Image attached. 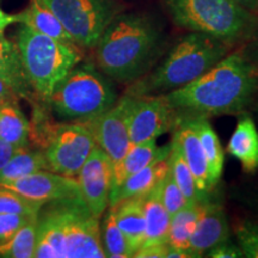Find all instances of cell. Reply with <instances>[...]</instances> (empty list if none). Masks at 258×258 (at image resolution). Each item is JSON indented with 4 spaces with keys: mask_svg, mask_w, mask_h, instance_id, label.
Segmentation results:
<instances>
[{
    "mask_svg": "<svg viewBox=\"0 0 258 258\" xmlns=\"http://www.w3.org/2000/svg\"><path fill=\"white\" fill-rule=\"evenodd\" d=\"M257 90L258 73L238 50L227 54L188 85L164 96L175 112L177 124L199 117L241 114Z\"/></svg>",
    "mask_w": 258,
    "mask_h": 258,
    "instance_id": "1",
    "label": "cell"
},
{
    "mask_svg": "<svg viewBox=\"0 0 258 258\" xmlns=\"http://www.w3.org/2000/svg\"><path fill=\"white\" fill-rule=\"evenodd\" d=\"M96 62L105 76L132 84L153 69L160 54L161 32L152 18L138 12H120L96 44Z\"/></svg>",
    "mask_w": 258,
    "mask_h": 258,
    "instance_id": "2",
    "label": "cell"
},
{
    "mask_svg": "<svg viewBox=\"0 0 258 258\" xmlns=\"http://www.w3.org/2000/svg\"><path fill=\"white\" fill-rule=\"evenodd\" d=\"M36 258H104L99 218L82 196L44 203L37 215Z\"/></svg>",
    "mask_w": 258,
    "mask_h": 258,
    "instance_id": "3",
    "label": "cell"
},
{
    "mask_svg": "<svg viewBox=\"0 0 258 258\" xmlns=\"http://www.w3.org/2000/svg\"><path fill=\"white\" fill-rule=\"evenodd\" d=\"M231 46L218 38L190 31L150 72L129 84L131 96L164 95L188 85L227 55Z\"/></svg>",
    "mask_w": 258,
    "mask_h": 258,
    "instance_id": "4",
    "label": "cell"
},
{
    "mask_svg": "<svg viewBox=\"0 0 258 258\" xmlns=\"http://www.w3.org/2000/svg\"><path fill=\"white\" fill-rule=\"evenodd\" d=\"M177 27L215 37L228 46L246 41L258 25L253 12L233 0H164Z\"/></svg>",
    "mask_w": 258,
    "mask_h": 258,
    "instance_id": "5",
    "label": "cell"
},
{
    "mask_svg": "<svg viewBox=\"0 0 258 258\" xmlns=\"http://www.w3.org/2000/svg\"><path fill=\"white\" fill-rule=\"evenodd\" d=\"M16 46L28 83L47 102L57 84L83 60L79 46L46 36L24 24L17 31Z\"/></svg>",
    "mask_w": 258,
    "mask_h": 258,
    "instance_id": "6",
    "label": "cell"
},
{
    "mask_svg": "<svg viewBox=\"0 0 258 258\" xmlns=\"http://www.w3.org/2000/svg\"><path fill=\"white\" fill-rule=\"evenodd\" d=\"M110 78L91 62H80L57 84L51 93V109L67 122H89L117 102Z\"/></svg>",
    "mask_w": 258,
    "mask_h": 258,
    "instance_id": "7",
    "label": "cell"
},
{
    "mask_svg": "<svg viewBox=\"0 0 258 258\" xmlns=\"http://www.w3.org/2000/svg\"><path fill=\"white\" fill-rule=\"evenodd\" d=\"M60 19L78 44L95 48L99 37L111 19L120 14L115 0H42Z\"/></svg>",
    "mask_w": 258,
    "mask_h": 258,
    "instance_id": "8",
    "label": "cell"
},
{
    "mask_svg": "<svg viewBox=\"0 0 258 258\" xmlns=\"http://www.w3.org/2000/svg\"><path fill=\"white\" fill-rule=\"evenodd\" d=\"M96 146L89 122H64L49 128L43 152L50 171L76 177Z\"/></svg>",
    "mask_w": 258,
    "mask_h": 258,
    "instance_id": "9",
    "label": "cell"
},
{
    "mask_svg": "<svg viewBox=\"0 0 258 258\" xmlns=\"http://www.w3.org/2000/svg\"><path fill=\"white\" fill-rule=\"evenodd\" d=\"M128 122L132 145H137L175 128L176 116L164 95L133 96Z\"/></svg>",
    "mask_w": 258,
    "mask_h": 258,
    "instance_id": "10",
    "label": "cell"
},
{
    "mask_svg": "<svg viewBox=\"0 0 258 258\" xmlns=\"http://www.w3.org/2000/svg\"><path fill=\"white\" fill-rule=\"evenodd\" d=\"M133 96L125 93L112 108L89 121L96 143L112 161V165L123 158L133 146L129 135V110Z\"/></svg>",
    "mask_w": 258,
    "mask_h": 258,
    "instance_id": "11",
    "label": "cell"
},
{
    "mask_svg": "<svg viewBox=\"0 0 258 258\" xmlns=\"http://www.w3.org/2000/svg\"><path fill=\"white\" fill-rule=\"evenodd\" d=\"M111 180L112 161L97 145L77 175L80 196L97 218L109 207Z\"/></svg>",
    "mask_w": 258,
    "mask_h": 258,
    "instance_id": "12",
    "label": "cell"
},
{
    "mask_svg": "<svg viewBox=\"0 0 258 258\" xmlns=\"http://www.w3.org/2000/svg\"><path fill=\"white\" fill-rule=\"evenodd\" d=\"M0 186L42 203L79 196V185L74 177L43 170L22 178L0 183Z\"/></svg>",
    "mask_w": 258,
    "mask_h": 258,
    "instance_id": "13",
    "label": "cell"
},
{
    "mask_svg": "<svg viewBox=\"0 0 258 258\" xmlns=\"http://www.w3.org/2000/svg\"><path fill=\"white\" fill-rule=\"evenodd\" d=\"M230 237V225L225 209L220 202L209 199L208 194L190 240V257H203L213 246L231 239Z\"/></svg>",
    "mask_w": 258,
    "mask_h": 258,
    "instance_id": "14",
    "label": "cell"
},
{
    "mask_svg": "<svg viewBox=\"0 0 258 258\" xmlns=\"http://www.w3.org/2000/svg\"><path fill=\"white\" fill-rule=\"evenodd\" d=\"M170 151L171 143L158 148L156 158L144 169L128 177L112 194L109 207H114L118 202L129 198H145L152 191L169 172Z\"/></svg>",
    "mask_w": 258,
    "mask_h": 258,
    "instance_id": "15",
    "label": "cell"
},
{
    "mask_svg": "<svg viewBox=\"0 0 258 258\" xmlns=\"http://www.w3.org/2000/svg\"><path fill=\"white\" fill-rule=\"evenodd\" d=\"M172 140L178 145L180 153L191 170L199 192L201 195H207L212 191L209 188L208 165L195 128L189 121L178 122L175 125Z\"/></svg>",
    "mask_w": 258,
    "mask_h": 258,
    "instance_id": "16",
    "label": "cell"
},
{
    "mask_svg": "<svg viewBox=\"0 0 258 258\" xmlns=\"http://www.w3.org/2000/svg\"><path fill=\"white\" fill-rule=\"evenodd\" d=\"M227 152L240 163L243 171L258 170V131L250 115L241 112L227 144Z\"/></svg>",
    "mask_w": 258,
    "mask_h": 258,
    "instance_id": "17",
    "label": "cell"
},
{
    "mask_svg": "<svg viewBox=\"0 0 258 258\" xmlns=\"http://www.w3.org/2000/svg\"><path fill=\"white\" fill-rule=\"evenodd\" d=\"M145 198H129L114 206L116 222L127 240L132 257H134L145 240Z\"/></svg>",
    "mask_w": 258,
    "mask_h": 258,
    "instance_id": "18",
    "label": "cell"
},
{
    "mask_svg": "<svg viewBox=\"0 0 258 258\" xmlns=\"http://www.w3.org/2000/svg\"><path fill=\"white\" fill-rule=\"evenodd\" d=\"M16 19L17 23L28 25L46 36L55 38L64 43L77 44L70 32L64 29L60 19L42 3V0H30L27 9L19 14H16Z\"/></svg>",
    "mask_w": 258,
    "mask_h": 258,
    "instance_id": "19",
    "label": "cell"
},
{
    "mask_svg": "<svg viewBox=\"0 0 258 258\" xmlns=\"http://www.w3.org/2000/svg\"><path fill=\"white\" fill-rule=\"evenodd\" d=\"M144 212L146 231H145L144 244L141 245L140 249L167 245L171 215L160 201L158 185L145 198Z\"/></svg>",
    "mask_w": 258,
    "mask_h": 258,
    "instance_id": "20",
    "label": "cell"
},
{
    "mask_svg": "<svg viewBox=\"0 0 258 258\" xmlns=\"http://www.w3.org/2000/svg\"><path fill=\"white\" fill-rule=\"evenodd\" d=\"M185 121H189L198 133L200 143H201L203 152H205L206 160H207L209 188L213 190L220 182L222 172H224L225 154L220 140H219L212 124L209 123L208 118L199 117Z\"/></svg>",
    "mask_w": 258,
    "mask_h": 258,
    "instance_id": "21",
    "label": "cell"
},
{
    "mask_svg": "<svg viewBox=\"0 0 258 258\" xmlns=\"http://www.w3.org/2000/svg\"><path fill=\"white\" fill-rule=\"evenodd\" d=\"M206 196L198 201L189 202L184 208H182L171 217L167 246L171 249L184 251L189 254V258H191L188 251L190 240H191L199 217L201 214L203 205H205Z\"/></svg>",
    "mask_w": 258,
    "mask_h": 258,
    "instance_id": "22",
    "label": "cell"
},
{
    "mask_svg": "<svg viewBox=\"0 0 258 258\" xmlns=\"http://www.w3.org/2000/svg\"><path fill=\"white\" fill-rule=\"evenodd\" d=\"M158 153L157 139L133 145L120 161L112 165V180L110 196L118 189L128 177L144 169L156 158Z\"/></svg>",
    "mask_w": 258,
    "mask_h": 258,
    "instance_id": "23",
    "label": "cell"
},
{
    "mask_svg": "<svg viewBox=\"0 0 258 258\" xmlns=\"http://www.w3.org/2000/svg\"><path fill=\"white\" fill-rule=\"evenodd\" d=\"M43 170H49L43 151L21 147L0 170V183L22 178Z\"/></svg>",
    "mask_w": 258,
    "mask_h": 258,
    "instance_id": "24",
    "label": "cell"
},
{
    "mask_svg": "<svg viewBox=\"0 0 258 258\" xmlns=\"http://www.w3.org/2000/svg\"><path fill=\"white\" fill-rule=\"evenodd\" d=\"M0 77L8 82L19 97H30L31 86L22 69L17 46L0 37Z\"/></svg>",
    "mask_w": 258,
    "mask_h": 258,
    "instance_id": "25",
    "label": "cell"
},
{
    "mask_svg": "<svg viewBox=\"0 0 258 258\" xmlns=\"http://www.w3.org/2000/svg\"><path fill=\"white\" fill-rule=\"evenodd\" d=\"M30 124L18 103L0 105V139L15 147H27Z\"/></svg>",
    "mask_w": 258,
    "mask_h": 258,
    "instance_id": "26",
    "label": "cell"
},
{
    "mask_svg": "<svg viewBox=\"0 0 258 258\" xmlns=\"http://www.w3.org/2000/svg\"><path fill=\"white\" fill-rule=\"evenodd\" d=\"M37 215L29 218V220L16 232L11 239L0 244V258H31L35 256L37 241Z\"/></svg>",
    "mask_w": 258,
    "mask_h": 258,
    "instance_id": "27",
    "label": "cell"
},
{
    "mask_svg": "<svg viewBox=\"0 0 258 258\" xmlns=\"http://www.w3.org/2000/svg\"><path fill=\"white\" fill-rule=\"evenodd\" d=\"M102 246L108 258H131L132 252L123 233L118 228L115 208L108 207L101 226Z\"/></svg>",
    "mask_w": 258,
    "mask_h": 258,
    "instance_id": "28",
    "label": "cell"
},
{
    "mask_svg": "<svg viewBox=\"0 0 258 258\" xmlns=\"http://www.w3.org/2000/svg\"><path fill=\"white\" fill-rule=\"evenodd\" d=\"M169 172L189 202L205 198L206 195H201L199 192L191 170L189 169L188 164L180 153L178 145L173 140L171 141V151L169 154Z\"/></svg>",
    "mask_w": 258,
    "mask_h": 258,
    "instance_id": "29",
    "label": "cell"
},
{
    "mask_svg": "<svg viewBox=\"0 0 258 258\" xmlns=\"http://www.w3.org/2000/svg\"><path fill=\"white\" fill-rule=\"evenodd\" d=\"M44 203L27 199L21 194L0 186V214L37 215Z\"/></svg>",
    "mask_w": 258,
    "mask_h": 258,
    "instance_id": "30",
    "label": "cell"
},
{
    "mask_svg": "<svg viewBox=\"0 0 258 258\" xmlns=\"http://www.w3.org/2000/svg\"><path fill=\"white\" fill-rule=\"evenodd\" d=\"M158 191H159L161 203L171 217L175 215L182 208H184L189 203L184 194L182 192V190L179 189V186L171 177L170 172H167V175L158 184Z\"/></svg>",
    "mask_w": 258,
    "mask_h": 258,
    "instance_id": "31",
    "label": "cell"
},
{
    "mask_svg": "<svg viewBox=\"0 0 258 258\" xmlns=\"http://www.w3.org/2000/svg\"><path fill=\"white\" fill-rule=\"evenodd\" d=\"M238 246L244 257L258 258V224L252 220H240L234 225Z\"/></svg>",
    "mask_w": 258,
    "mask_h": 258,
    "instance_id": "32",
    "label": "cell"
},
{
    "mask_svg": "<svg viewBox=\"0 0 258 258\" xmlns=\"http://www.w3.org/2000/svg\"><path fill=\"white\" fill-rule=\"evenodd\" d=\"M29 218L30 217L21 214H0V244L11 239L16 232L29 220Z\"/></svg>",
    "mask_w": 258,
    "mask_h": 258,
    "instance_id": "33",
    "label": "cell"
},
{
    "mask_svg": "<svg viewBox=\"0 0 258 258\" xmlns=\"http://www.w3.org/2000/svg\"><path fill=\"white\" fill-rule=\"evenodd\" d=\"M205 257L211 258H240L244 257L243 251L240 247L234 243H232L231 239L222 241V243L213 246L211 250H208L205 253Z\"/></svg>",
    "mask_w": 258,
    "mask_h": 258,
    "instance_id": "34",
    "label": "cell"
},
{
    "mask_svg": "<svg viewBox=\"0 0 258 258\" xmlns=\"http://www.w3.org/2000/svg\"><path fill=\"white\" fill-rule=\"evenodd\" d=\"M246 41V44L239 51L258 73V25Z\"/></svg>",
    "mask_w": 258,
    "mask_h": 258,
    "instance_id": "35",
    "label": "cell"
},
{
    "mask_svg": "<svg viewBox=\"0 0 258 258\" xmlns=\"http://www.w3.org/2000/svg\"><path fill=\"white\" fill-rule=\"evenodd\" d=\"M19 96L6 80L0 77V105L6 103H18Z\"/></svg>",
    "mask_w": 258,
    "mask_h": 258,
    "instance_id": "36",
    "label": "cell"
},
{
    "mask_svg": "<svg viewBox=\"0 0 258 258\" xmlns=\"http://www.w3.org/2000/svg\"><path fill=\"white\" fill-rule=\"evenodd\" d=\"M18 148L15 147L14 145L6 143V141L0 139V170L4 167V165L8 163V160L14 156V153Z\"/></svg>",
    "mask_w": 258,
    "mask_h": 258,
    "instance_id": "37",
    "label": "cell"
},
{
    "mask_svg": "<svg viewBox=\"0 0 258 258\" xmlns=\"http://www.w3.org/2000/svg\"><path fill=\"white\" fill-rule=\"evenodd\" d=\"M17 23L16 15H9L0 8V37H4V31L9 25Z\"/></svg>",
    "mask_w": 258,
    "mask_h": 258,
    "instance_id": "38",
    "label": "cell"
},
{
    "mask_svg": "<svg viewBox=\"0 0 258 258\" xmlns=\"http://www.w3.org/2000/svg\"><path fill=\"white\" fill-rule=\"evenodd\" d=\"M233 2L251 12L258 11V0H233Z\"/></svg>",
    "mask_w": 258,
    "mask_h": 258,
    "instance_id": "39",
    "label": "cell"
}]
</instances>
